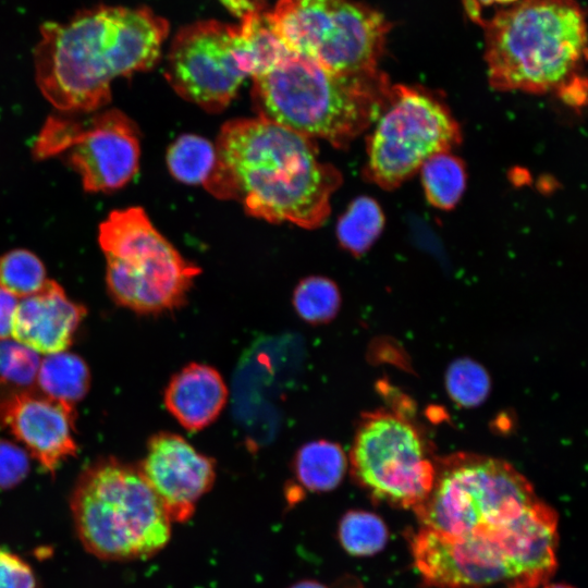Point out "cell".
I'll return each mask as SVG.
<instances>
[{
	"mask_svg": "<svg viewBox=\"0 0 588 588\" xmlns=\"http://www.w3.org/2000/svg\"><path fill=\"white\" fill-rule=\"evenodd\" d=\"M167 20L146 7L98 4L64 22H46L34 49L36 83L64 112L89 113L111 99L115 78L152 69Z\"/></svg>",
	"mask_w": 588,
	"mask_h": 588,
	"instance_id": "cell-1",
	"label": "cell"
},
{
	"mask_svg": "<svg viewBox=\"0 0 588 588\" xmlns=\"http://www.w3.org/2000/svg\"><path fill=\"white\" fill-rule=\"evenodd\" d=\"M216 147L250 216L304 229L319 228L329 217L343 177L320 160L311 138L257 117L226 122Z\"/></svg>",
	"mask_w": 588,
	"mask_h": 588,
	"instance_id": "cell-2",
	"label": "cell"
},
{
	"mask_svg": "<svg viewBox=\"0 0 588 588\" xmlns=\"http://www.w3.org/2000/svg\"><path fill=\"white\" fill-rule=\"evenodd\" d=\"M485 29V60L490 85L501 91L552 93L571 106L586 99L587 34L575 0H518Z\"/></svg>",
	"mask_w": 588,
	"mask_h": 588,
	"instance_id": "cell-3",
	"label": "cell"
},
{
	"mask_svg": "<svg viewBox=\"0 0 588 588\" xmlns=\"http://www.w3.org/2000/svg\"><path fill=\"white\" fill-rule=\"evenodd\" d=\"M415 567L432 588H535L556 566L558 515L539 500L510 523L460 537L419 527L407 535Z\"/></svg>",
	"mask_w": 588,
	"mask_h": 588,
	"instance_id": "cell-4",
	"label": "cell"
},
{
	"mask_svg": "<svg viewBox=\"0 0 588 588\" xmlns=\"http://www.w3.org/2000/svg\"><path fill=\"white\" fill-rule=\"evenodd\" d=\"M390 86L380 71L339 74L291 52L253 77L252 97L259 118L345 148L375 123Z\"/></svg>",
	"mask_w": 588,
	"mask_h": 588,
	"instance_id": "cell-5",
	"label": "cell"
},
{
	"mask_svg": "<svg viewBox=\"0 0 588 588\" xmlns=\"http://www.w3.org/2000/svg\"><path fill=\"white\" fill-rule=\"evenodd\" d=\"M71 510L83 546L102 560L146 559L171 537V520L138 467L113 458L84 470Z\"/></svg>",
	"mask_w": 588,
	"mask_h": 588,
	"instance_id": "cell-6",
	"label": "cell"
},
{
	"mask_svg": "<svg viewBox=\"0 0 588 588\" xmlns=\"http://www.w3.org/2000/svg\"><path fill=\"white\" fill-rule=\"evenodd\" d=\"M430 492L413 510L421 528L460 537L510 523L536 504L531 483L505 461L460 452L434 460Z\"/></svg>",
	"mask_w": 588,
	"mask_h": 588,
	"instance_id": "cell-7",
	"label": "cell"
},
{
	"mask_svg": "<svg viewBox=\"0 0 588 588\" xmlns=\"http://www.w3.org/2000/svg\"><path fill=\"white\" fill-rule=\"evenodd\" d=\"M98 242L107 261V285L119 305L162 314L186 303L200 269L154 226L143 208L111 211L99 225Z\"/></svg>",
	"mask_w": 588,
	"mask_h": 588,
	"instance_id": "cell-8",
	"label": "cell"
},
{
	"mask_svg": "<svg viewBox=\"0 0 588 588\" xmlns=\"http://www.w3.org/2000/svg\"><path fill=\"white\" fill-rule=\"evenodd\" d=\"M266 14L291 52L339 74L379 72L390 23L377 10L354 0H279Z\"/></svg>",
	"mask_w": 588,
	"mask_h": 588,
	"instance_id": "cell-9",
	"label": "cell"
},
{
	"mask_svg": "<svg viewBox=\"0 0 588 588\" xmlns=\"http://www.w3.org/2000/svg\"><path fill=\"white\" fill-rule=\"evenodd\" d=\"M373 124L364 175L384 189L399 187L427 159L450 151L462 140L457 121L440 98L402 84H391Z\"/></svg>",
	"mask_w": 588,
	"mask_h": 588,
	"instance_id": "cell-10",
	"label": "cell"
},
{
	"mask_svg": "<svg viewBox=\"0 0 588 588\" xmlns=\"http://www.w3.org/2000/svg\"><path fill=\"white\" fill-rule=\"evenodd\" d=\"M422 433L387 409L363 415L350 453L354 480L373 499L414 509L431 490L436 467Z\"/></svg>",
	"mask_w": 588,
	"mask_h": 588,
	"instance_id": "cell-11",
	"label": "cell"
},
{
	"mask_svg": "<svg viewBox=\"0 0 588 588\" xmlns=\"http://www.w3.org/2000/svg\"><path fill=\"white\" fill-rule=\"evenodd\" d=\"M39 160L61 157L81 176L89 193H109L125 186L139 166L136 124L118 109L84 120L49 117L33 147Z\"/></svg>",
	"mask_w": 588,
	"mask_h": 588,
	"instance_id": "cell-12",
	"label": "cell"
},
{
	"mask_svg": "<svg viewBox=\"0 0 588 588\" xmlns=\"http://www.w3.org/2000/svg\"><path fill=\"white\" fill-rule=\"evenodd\" d=\"M166 77L185 100L206 111H222L252 69L238 27L217 21L187 25L174 36Z\"/></svg>",
	"mask_w": 588,
	"mask_h": 588,
	"instance_id": "cell-13",
	"label": "cell"
},
{
	"mask_svg": "<svg viewBox=\"0 0 588 588\" xmlns=\"http://www.w3.org/2000/svg\"><path fill=\"white\" fill-rule=\"evenodd\" d=\"M74 421V406L35 387L0 380V429H8L47 471L53 474L65 457L75 455Z\"/></svg>",
	"mask_w": 588,
	"mask_h": 588,
	"instance_id": "cell-14",
	"label": "cell"
},
{
	"mask_svg": "<svg viewBox=\"0 0 588 588\" xmlns=\"http://www.w3.org/2000/svg\"><path fill=\"white\" fill-rule=\"evenodd\" d=\"M138 469L171 523L187 522L216 479L215 460L198 452L182 436L170 432L150 438Z\"/></svg>",
	"mask_w": 588,
	"mask_h": 588,
	"instance_id": "cell-15",
	"label": "cell"
},
{
	"mask_svg": "<svg viewBox=\"0 0 588 588\" xmlns=\"http://www.w3.org/2000/svg\"><path fill=\"white\" fill-rule=\"evenodd\" d=\"M85 314V307L69 299L57 282L47 280L39 292L19 301L11 336L36 353L64 352Z\"/></svg>",
	"mask_w": 588,
	"mask_h": 588,
	"instance_id": "cell-16",
	"label": "cell"
},
{
	"mask_svg": "<svg viewBox=\"0 0 588 588\" xmlns=\"http://www.w3.org/2000/svg\"><path fill=\"white\" fill-rule=\"evenodd\" d=\"M226 400V384L218 370L198 363H191L177 371L164 391L166 407L189 431L212 424Z\"/></svg>",
	"mask_w": 588,
	"mask_h": 588,
	"instance_id": "cell-17",
	"label": "cell"
},
{
	"mask_svg": "<svg viewBox=\"0 0 588 588\" xmlns=\"http://www.w3.org/2000/svg\"><path fill=\"white\" fill-rule=\"evenodd\" d=\"M167 164L173 177L201 185L220 199H237L233 177L219 157L216 145L195 134H183L169 147Z\"/></svg>",
	"mask_w": 588,
	"mask_h": 588,
	"instance_id": "cell-18",
	"label": "cell"
},
{
	"mask_svg": "<svg viewBox=\"0 0 588 588\" xmlns=\"http://www.w3.org/2000/svg\"><path fill=\"white\" fill-rule=\"evenodd\" d=\"M347 464V457L338 443L315 440L298 449L292 469L305 490L323 493L334 490L342 482Z\"/></svg>",
	"mask_w": 588,
	"mask_h": 588,
	"instance_id": "cell-19",
	"label": "cell"
},
{
	"mask_svg": "<svg viewBox=\"0 0 588 588\" xmlns=\"http://www.w3.org/2000/svg\"><path fill=\"white\" fill-rule=\"evenodd\" d=\"M35 383L44 394L74 406L86 395L90 375L81 357L60 352L40 360Z\"/></svg>",
	"mask_w": 588,
	"mask_h": 588,
	"instance_id": "cell-20",
	"label": "cell"
},
{
	"mask_svg": "<svg viewBox=\"0 0 588 588\" xmlns=\"http://www.w3.org/2000/svg\"><path fill=\"white\" fill-rule=\"evenodd\" d=\"M238 32L252 68V78L260 75L291 51L271 27L264 7L250 10L241 17Z\"/></svg>",
	"mask_w": 588,
	"mask_h": 588,
	"instance_id": "cell-21",
	"label": "cell"
},
{
	"mask_svg": "<svg viewBox=\"0 0 588 588\" xmlns=\"http://www.w3.org/2000/svg\"><path fill=\"white\" fill-rule=\"evenodd\" d=\"M427 200L439 209H452L466 187L463 161L444 151L427 159L419 169Z\"/></svg>",
	"mask_w": 588,
	"mask_h": 588,
	"instance_id": "cell-22",
	"label": "cell"
},
{
	"mask_svg": "<svg viewBox=\"0 0 588 588\" xmlns=\"http://www.w3.org/2000/svg\"><path fill=\"white\" fill-rule=\"evenodd\" d=\"M384 216L379 204L367 196L354 199L336 225V236L343 248L355 256L367 252L380 235Z\"/></svg>",
	"mask_w": 588,
	"mask_h": 588,
	"instance_id": "cell-23",
	"label": "cell"
},
{
	"mask_svg": "<svg viewBox=\"0 0 588 588\" xmlns=\"http://www.w3.org/2000/svg\"><path fill=\"white\" fill-rule=\"evenodd\" d=\"M388 538L387 525L371 512L351 510L339 522V542L353 556H370L380 552Z\"/></svg>",
	"mask_w": 588,
	"mask_h": 588,
	"instance_id": "cell-24",
	"label": "cell"
},
{
	"mask_svg": "<svg viewBox=\"0 0 588 588\" xmlns=\"http://www.w3.org/2000/svg\"><path fill=\"white\" fill-rule=\"evenodd\" d=\"M293 306L304 321L311 324L327 323L334 319L340 310V291L328 278L307 277L294 290Z\"/></svg>",
	"mask_w": 588,
	"mask_h": 588,
	"instance_id": "cell-25",
	"label": "cell"
},
{
	"mask_svg": "<svg viewBox=\"0 0 588 588\" xmlns=\"http://www.w3.org/2000/svg\"><path fill=\"white\" fill-rule=\"evenodd\" d=\"M47 280L44 264L27 249H12L0 257V286L17 298L39 292Z\"/></svg>",
	"mask_w": 588,
	"mask_h": 588,
	"instance_id": "cell-26",
	"label": "cell"
},
{
	"mask_svg": "<svg viewBox=\"0 0 588 588\" xmlns=\"http://www.w3.org/2000/svg\"><path fill=\"white\" fill-rule=\"evenodd\" d=\"M446 389L458 405H479L490 391V378L481 365L470 359H458L450 365L446 372Z\"/></svg>",
	"mask_w": 588,
	"mask_h": 588,
	"instance_id": "cell-27",
	"label": "cell"
},
{
	"mask_svg": "<svg viewBox=\"0 0 588 588\" xmlns=\"http://www.w3.org/2000/svg\"><path fill=\"white\" fill-rule=\"evenodd\" d=\"M39 364L35 351L13 340H0V380L24 388L34 387Z\"/></svg>",
	"mask_w": 588,
	"mask_h": 588,
	"instance_id": "cell-28",
	"label": "cell"
},
{
	"mask_svg": "<svg viewBox=\"0 0 588 588\" xmlns=\"http://www.w3.org/2000/svg\"><path fill=\"white\" fill-rule=\"evenodd\" d=\"M28 470L26 451L11 441L0 439V488H12L20 483Z\"/></svg>",
	"mask_w": 588,
	"mask_h": 588,
	"instance_id": "cell-29",
	"label": "cell"
},
{
	"mask_svg": "<svg viewBox=\"0 0 588 588\" xmlns=\"http://www.w3.org/2000/svg\"><path fill=\"white\" fill-rule=\"evenodd\" d=\"M0 588H36L35 577L28 564L1 547Z\"/></svg>",
	"mask_w": 588,
	"mask_h": 588,
	"instance_id": "cell-30",
	"label": "cell"
},
{
	"mask_svg": "<svg viewBox=\"0 0 588 588\" xmlns=\"http://www.w3.org/2000/svg\"><path fill=\"white\" fill-rule=\"evenodd\" d=\"M19 298L0 286V340L10 339Z\"/></svg>",
	"mask_w": 588,
	"mask_h": 588,
	"instance_id": "cell-31",
	"label": "cell"
},
{
	"mask_svg": "<svg viewBox=\"0 0 588 588\" xmlns=\"http://www.w3.org/2000/svg\"><path fill=\"white\" fill-rule=\"evenodd\" d=\"M518 0H467V11L471 19L479 16L478 5L513 4Z\"/></svg>",
	"mask_w": 588,
	"mask_h": 588,
	"instance_id": "cell-32",
	"label": "cell"
},
{
	"mask_svg": "<svg viewBox=\"0 0 588 588\" xmlns=\"http://www.w3.org/2000/svg\"><path fill=\"white\" fill-rule=\"evenodd\" d=\"M289 588H329L322 583L315 579H303L294 583Z\"/></svg>",
	"mask_w": 588,
	"mask_h": 588,
	"instance_id": "cell-33",
	"label": "cell"
},
{
	"mask_svg": "<svg viewBox=\"0 0 588 588\" xmlns=\"http://www.w3.org/2000/svg\"><path fill=\"white\" fill-rule=\"evenodd\" d=\"M543 588H574V587L566 584H549V585H546Z\"/></svg>",
	"mask_w": 588,
	"mask_h": 588,
	"instance_id": "cell-34",
	"label": "cell"
},
{
	"mask_svg": "<svg viewBox=\"0 0 588 588\" xmlns=\"http://www.w3.org/2000/svg\"><path fill=\"white\" fill-rule=\"evenodd\" d=\"M220 1H221V2H222V4H223V3H225V2H226V1H229V0H220Z\"/></svg>",
	"mask_w": 588,
	"mask_h": 588,
	"instance_id": "cell-35",
	"label": "cell"
}]
</instances>
